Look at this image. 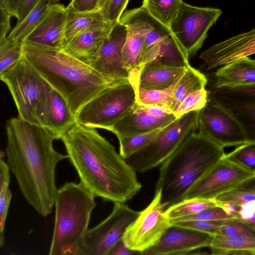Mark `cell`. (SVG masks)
<instances>
[{
  "instance_id": "obj_38",
  "label": "cell",
  "mask_w": 255,
  "mask_h": 255,
  "mask_svg": "<svg viewBox=\"0 0 255 255\" xmlns=\"http://www.w3.org/2000/svg\"><path fill=\"white\" fill-rule=\"evenodd\" d=\"M231 219L181 221L170 225H178L182 227L208 233L214 235L217 230L228 224Z\"/></svg>"
},
{
  "instance_id": "obj_12",
  "label": "cell",
  "mask_w": 255,
  "mask_h": 255,
  "mask_svg": "<svg viewBox=\"0 0 255 255\" xmlns=\"http://www.w3.org/2000/svg\"><path fill=\"white\" fill-rule=\"evenodd\" d=\"M198 130L223 148L246 143L244 130L234 115L209 99L199 111Z\"/></svg>"
},
{
  "instance_id": "obj_49",
  "label": "cell",
  "mask_w": 255,
  "mask_h": 255,
  "mask_svg": "<svg viewBox=\"0 0 255 255\" xmlns=\"http://www.w3.org/2000/svg\"><path fill=\"white\" fill-rule=\"evenodd\" d=\"M241 207L255 212V200L251 201L241 206Z\"/></svg>"
},
{
  "instance_id": "obj_33",
  "label": "cell",
  "mask_w": 255,
  "mask_h": 255,
  "mask_svg": "<svg viewBox=\"0 0 255 255\" xmlns=\"http://www.w3.org/2000/svg\"><path fill=\"white\" fill-rule=\"evenodd\" d=\"M163 128L144 134L119 139V153L124 158L127 159L149 144Z\"/></svg>"
},
{
  "instance_id": "obj_44",
  "label": "cell",
  "mask_w": 255,
  "mask_h": 255,
  "mask_svg": "<svg viewBox=\"0 0 255 255\" xmlns=\"http://www.w3.org/2000/svg\"><path fill=\"white\" fill-rule=\"evenodd\" d=\"M233 215L236 218L245 221L255 229V212L240 206Z\"/></svg>"
},
{
  "instance_id": "obj_40",
  "label": "cell",
  "mask_w": 255,
  "mask_h": 255,
  "mask_svg": "<svg viewBox=\"0 0 255 255\" xmlns=\"http://www.w3.org/2000/svg\"><path fill=\"white\" fill-rule=\"evenodd\" d=\"M214 199L218 202L241 206L255 200V194L244 189L234 188L221 194Z\"/></svg>"
},
{
  "instance_id": "obj_6",
  "label": "cell",
  "mask_w": 255,
  "mask_h": 255,
  "mask_svg": "<svg viewBox=\"0 0 255 255\" xmlns=\"http://www.w3.org/2000/svg\"><path fill=\"white\" fill-rule=\"evenodd\" d=\"M18 112V117L42 126L46 104L53 89L48 82L22 55L1 74Z\"/></svg>"
},
{
  "instance_id": "obj_18",
  "label": "cell",
  "mask_w": 255,
  "mask_h": 255,
  "mask_svg": "<svg viewBox=\"0 0 255 255\" xmlns=\"http://www.w3.org/2000/svg\"><path fill=\"white\" fill-rule=\"evenodd\" d=\"M255 54V28L216 43L200 55L210 70Z\"/></svg>"
},
{
  "instance_id": "obj_29",
  "label": "cell",
  "mask_w": 255,
  "mask_h": 255,
  "mask_svg": "<svg viewBox=\"0 0 255 255\" xmlns=\"http://www.w3.org/2000/svg\"><path fill=\"white\" fill-rule=\"evenodd\" d=\"M219 206L215 199L191 198L185 199L164 211L169 220L176 219L190 216L209 208Z\"/></svg>"
},
{
  "instance_id": "obj_30",
  "label": "cell",
  "mask_w": 255,
  "mask_h": 255,
  "mask_svg": "<svg viewBox=\"0 0 255 255\" xmlns=\"http://www.w3.org/2000/svg\"><path fill=\"white\" fill-rule=\"evenodd\" d=\"M9 168L0 157V246L4 245V231L12 194L9 188Z\"/></svg>"
},
{
  "instance_id": "obj_10",
  "label": "cell",
  "mask_w": 255,
  "mask_h": 255,
  "mask_svg": "<svg viewBox=\"0 0 255 255\" xmlns=\"http://www.w3.org/2000/svg\"><path fill=\"white\" fill-rule=\"evenodd\" d=\"M140 212L125 203H114L110 214L96 226L87 230L76 255H109Z\"/></svg>"
},
{
  "instance_id": "obj_36",
  "label": "cell",
  "mask_w": 255,
  "mask_h": 255,
  "mask_svg": "<svg viewBox=\"0 0 255 255\" xmlns=\"http://www.w3.org/2000/svg\"><path fill=\"white\" fill-rule=\"evenodd\" d=\"M209 92L205 88L195 91L186 96L179 104L174 114L177 118L195 111H200L207 104Z\"/></svg>"
},
{
  "instance_id": "obj_39",
  "label": "cell",
  "mask_w": 255,
  "mask_h": 255,
  "mask_svg": "<svg viewBox=\"0 0 255 255\" xmlns=\"http://www.w3.org/2000/svg\"><path fill=\"white\" fill-rule=\"evenodd\" d=\"M236 218L228 214L222 207L215 206L207 208L195 214L183 218L169 220L170 224L177 222L187 220H217Z\"/></svg>"
},
{
  "instance_id": "obj_9",
  "label": "cell",
  "mask_w": 255,
  "mask_h": 255,
  "mask_svg": "<svg viewBox=\"0 0 255 255\" xmlns=\"http://www.w3.org/2000/svg\"><path fill=\"white\" fill-rule=\"evenodd\" d=\"M222 13L219 8L195 6L181 1L169 27L189 58L202 47L209 30Z\"/></svg>"
},
{
  "instance_id": "obj_26",
  "label": "cell",
  "mask_w": 255,
  "mask_h": 255,
  "mask_svg": "<svg viewBox=\"0 0 255 255\" xmlns=\"http://www.w3.org/2000/svg\"><path fill=\"white\" fill-rule=\"evenodd\" d=\"M209 248L215 255H255V238L214 235Z\"/></svg>"
},
{
  "instance_id": "obj_43",
  "label": "cell",
  "mask_w": 255,
  "mask_h": 255,
  "mask_svg": "<svg viewBox=\"0 0 255 255\" xmlns=\"http://www.w3.org/2000/svg\"><path fill=\"white\" fill-rule=\"evenodd\" d=\"M11 13L0 3V41L7 37L10 29Z\"/></svg>"
},
{
  "instance_id": "obj_48",
  "label": "cell",
  "mask_w": 255,
  "mask_h": 255,
  "mask_svg": "<svg viewBox=\"0 0 255 255\" xmlns=\"http://www.w3.org/2000/svg\"><path fill=\"white\" fill-rule=\"evenodd\" d=\"M236 188L249 191L255 194V175L242 183Z\"/></svg>"
},
{
  "instance_id": "obj_22",
  "label": "cell",
  "mask_w": 255,
  "mask_h": 255,
  "mask_svg": "<svg viewBox=\"0 0 255 255\" xmlns=\"http://www.w3.org/2000/svg\"><path fill=\"white\" fill-rule=\"evenodd\" d=\"M187 68L171 67L151 61L141 68L138 87L149 90L168 89L178 81Z\"/></svg>"
},
{
  "instance_id": "obj_51",
  "label": "cell",
  "mask_w": 255,
  "mask_h": 255,
  "mask_svg": "<svg viewBox=\"0 0 255 255\" xmlns=\"http://www.w3.org/2000/svg\"><path fill=\"white\" fill-rule=\"evenodd\" d=\"M51 3H56L59 2L61 0H49Z\"/></svg>"
},
{
  "instance_id": "obj_45",
  "label": "cell",
  "mask_w": 255,
  "mask_h": 255,
  "mask_svg": "<svg viewBox=\"0 0 255 255\" xmlns=\"http://www.w3.org/2000/svg\"><path fill=\"white\" fill-rule=\"evenodd\" d=\"M23 0H0V3L7 9L12 17L18 18Z\"/></svg>"
},
{
  "instance_id": "obj_13",
  "label": "cell",
  "mask_w": 255,
  "mask_h": 255,
  "mask_svg": "<svg viewBox=\"0 0 255 255\" xmlns=\"http://www.w3.org/2000/svg\"><path fill=\"white\" fill-rule=\"evenodd\" d=\"M209 99L234 115L244 130L246 143H255V84L214 87Z\"/></svg>"
},
{
  "instance_id": "obj_42",
  "label": "cell",
  "mask_w": 255,
  "mask_h": 255,
  "mask_svg": "<svg viewBox=\"0 0 255 255\" xmlns=\"http://www.w3.org/2000/svg\"><path fill=\"white\" fill-rule=\"evenodd\" d=\"M101 0H72L68 5L81 12L98 11Z\"/></svg>"
},
{
  "instance_id": "obj_11",
  "label": "cell",
  "mask_w": 255,
  "mask_h": 255,
  "mask_svg": "<svg viewBox=\"0 0 255 255\" xmlns=\"http://www.w3.org/2000/svg\"><path fill=\"white\" fill-rule=\"evenodd\" d=\"M160 191H155L153 198L140 211L135 220L127 229L122 240L131 250L141 254L154 246L170 226L164 214Z\"/></svg>"
},
{
  "instance_id": "obj_52",
  "label": "cell",
  "mask_w": 255,
  "mask_h": 255,
  "mask_svg": "<svg viewBox=\"0 0 255 255\" xmlns=\"http://www.w3.org/2000/svg\"><path fill=\"white\" fill-rule=\"evenodd\" d=\"M254 61H255V59H254Z\"/></svg>"
},
{
  "instance_id": "obj_3",
  "label": "cell",
  "mask_w": 255,
  "mask_h": 255,
  "mask_svg": "<svg viewBox=\"0 0 255 255\" xmlns=\"http://www.w3.org/2000/svg\"><path fill=\"white\" fill-rule=\"evenodd\" d=\"M22 55L63 96L76 118L88 102L119 83L109 80L61 49L25 41L22 42Z\"/></svg>"
},
{
  "instance_id": "obj_23",
  "label": "cell",
  "mask_w": 255,
  "mask_h": 255,
  "mask_svg": "<svg viewBox=\"0 0 255 255\" xmlns=\"http://www.w3.org/2000/svg\"><path fill=\"white\" fill-rule=\"evenodd\" d=\"M215 78L216 88L254 84V59L245 57L222 66L215 72Z\"/></svg>"
},
{
  "instance_id": "obj_47",
  "label": "cell",
  "mask_w": 255,
  "mask_h": 255,
  "mask_svg": "<svg viewBox=\"0 0 255 255\" xmlns=\"http://www.w3.org/2000/svg\"><path fill=\"white\" fill-rule=\"evenodd\" d=\"M38 0H23L21 6L17 22H20L33 8Z\"/></svg>"
},
{
  "instance_id": "obj_5",
  "label": "cell",
  "mask_w": 255,
  "mask_h": 255,
  "mask_svg": "<svg viewBox=\"0 0 255 255\" xmlns=\"http://www.w3.org/2000/svg\"><path fill=\"white\" fill-rule=\"evenodd\" d=\"M95 197L80 182H68L58 188L49 255H77L96 206Z\"/></svg>"
},
{
  "instance_id": "obj_20",
  "label": "cell",
  "mask_w": 255,
  "mask_h": 255,
  "mask_svg": "<svg viewBox=\"0 0 255 255\" xmlns=\"http://www.w3.org/2000/svg\"><path fill=\"white\" fill-rule=\"evenodd\" d=\"M113 27L87 31L75 36L61 49L78 60L92 66Z\"/></svg>"
},
{
  "instance_id": "obj_16",
  "label": "cell",
  "mask_w": 255,
  "mask_h": 255,
  "mask_svg": "<svg viewBox=\"0 0 255 255\" xmlns=\"http://www.w3.org/2000/svg\"><path fill=\"white\" fill-rule=\"evenodd\" d=\"M213 235L178 225H170L157 243L143 255H187L209 247Z\"/></svg>"
},
{
  "instance_id": "obj_35",
  "label": "cell",
  "mask_w": 255,
  "mask_h": 255,
  "mask_svg": "<svg viewBox=\"0 0 255 255\" xmlns=\"http://www.w3.org/2000/svg\"><path fill=\"white\" fill-rule=\"evenodd\" d=\"M224 158L255 174V143L239 145Z\"/></svg>"
},
{
  "instance_id": "obj_1",
  "label": "cell",
  "mask_w": 255,
  "mask_h": 255,
  "mask_svg": "<svg viewBox=\"0 0 255 255\" xmlns=\"http://www.w3.org/2000/svg\"><path fill=\"white\" fill-rule=\"evenodd\" d=\"M7 164L28 203L41 216L51 214L58 188L55 170L68 158L56 150L57 136L46 128L19 117L6 124Z\"/></svg>"
},
{
  "instance_id": "obj_17",
  "label": "cell",
  "mask_w": 255,
  "mask_h": 255,
  "mask_svg": "<svg viewBox=\"0 0 255 255\" xmlns=\"http://www.w3.org/2000/svg\"><path fill=\"white\" fill-rule=\"evenodd\" d=\"M127 32L125 25L120 22L116 24L104 41L97 60L92 66L114 82L128 81V74L124 68L122 57Z\"/></svg>"
},
{
  "instance_id": "obj_37",
  "label": "cell",
  "mask_w": 255,
  "mask_h": 255,
  "mask_svg": "<svg viewBox=\"0 0 255 255\" xmlns=\"http://www.w3.org/2000/svg\"><path fill=\"white\" fill-rule=\"evenodd\" d=\"M215 235L226 236H244L255 238V229L238 218H233L227 225L217 230Z\"/></svg>"
},
{
  "instance_id": "obj_34",
  "label": "cell",
  "mask_w": 255,
  "mask_h": 255,
  "mask_svg": "<svg viewBox=\"0 0 255 255\" xmlns=\"http://www.w3.org/2000/svg\"><path fill=\"white\" fill-rule=\"evenodd\" d=\"M22 57V42L7 37L0 41V74L13 65Z\"/></svg>"
},
{
  "instance_id": "obj_24",
  "label": "cell",
  "mask_w": 255,
  "mask_h": 255,
  "mask_svg": "<svg viewBox=\"0 0 255 255\" xmlns=\"http://www.w3.org/2000/svg\"><path fill=\"white\" fill-rule=\"evenodd\" d=\"M67 8L68 18L65 44L82 32L113 27L118 23L107 20L100 11L81 12L73 10L69 6Z\"/></svg>"
},
{
  "instance_id": "obj_4",
  "label": "cell",
  "mask_w": 255,
  "mask_h": 255,
  "mask_svg": "<svg viewBox=\"0 0 255 255\" xmlns=\"http://www.w3.org/2000/svg\"><path fill=\"white\" fill-rule=\"evenodd\" d=\"M225 154L224 148L201 133H191L160 165L155 191H160L165 209L185 199L192 187Z\"/></svg>"
},
{
  "instance_id": "obj_28",
  "label": "cell",
  "mask_w": 255,
  "mask_h": 255,
  "mask_svg": "<svg viewBox=\"0 0 255 255\" xmlns=\"http://www.w3.org/2000/svg\"><path fill=\"white\" fill-rule=\"evenodd\" d=\"M50 4L49 0H38L24 18L16 24L7 37L22 42L43 19Z\"/></svg>"
},
{
  "instance_id": "obj_15",
  "label": "cell",
  "mask_w": 255,
  "mask_h": 255,
  "mask_svg": "<svg viewBox=\"0 0 255 255\" xmlns=\"http://www.w3.org/2000/svg\"><path fill=\"white\" fill-rule=\"evenodd\" d=\"M177 118L169 109L145 106L137 102L130 111L110 131L118 140L147 133L168 125Z\"/></svg>"
},
{
  "instance_id": "obj_19",
  "label": "cell",
  "mask_w": 255,
  "mask_h": 255,
  "mask_svg": "<svg viewBox=\"0 0 255 255\" xmlns=\"http://www.w3.org/2000/svg\"><path fill=\"white\" fill-rule=\"evenodd\" d=\"M67 18V7L62 4L51 3L43 19L22 42L61 50L66 42Z\"/></svg>"
},
{
  "instance_id": "obj_14",
  "label": "cell",
  "mask_w": 255,
  "mask_h": 255,
  "mask_svg": "<svg viewBox=\"0 0 255 255\" xmlns=\"http://www.w3.org/2000/svg\"><path fill=\"white\" fill-rule=\"evenodd\" d=\"M255 175L224 157L192 187L185 199H214Z\"/></svg>"
},
{
  "instance_id": "obj_46",
  "label": "cell",
  "mask_w": 255,
  "mask_h": 255,
  "mask_svg": "<svg viewBox=\"0 0 255 255\" xmlns=\"http://www.w3.org/2000/svg\"><path fill=\"white\" fill-rule=\"evenodd\" d=\"M138 254L130 250L122 239L112 249L109 255H131Z\"/></svg>"
},
{
  "instance_id": "obj_2",
  "label": "cell",
  "mask_w": 255,
  "mask_h": 255,
  "mask_svg": "<svg viewBox=\"0 0 255 255\" xmlns=\"http://www.w3.org/2000/svg\"><path fill=\"white\" fill-rule=\"evenodd\" d=\"M60 139L80 182L95 197L126 203L140 190L136 171L96 128L76 123Z\"/></svg>"
},
{
  "instance_id": "obj_31",
  "label": "cell",
  "mask_w": 255,
  "mask_h": 255,
  "mask_svg": "<svg viewBox=\"0 0 255 255\" xmlns=\"http://www.w3.org/2000/svg\"><path fill=\"white\" fill-rule=\"evenodd\" d=\"M181 0H143L142 6L154 18L169 27Z\"/></svg>"
},
{
  "instance_id": "obj_7",
  "label": "cell",
  "mask_w": 255,
  "mask_h": 255,
  "mask_svg": "<svg viewBox=\"0 0 255 255\" xmlns=\"http://www.w3.org/2000/svg\"><path fill=\"white\" fill-rule=\"evenodd\" d=\"M136 102V91L128 81L114 84L88 102L76 117L77 124L110 131Z\"/></svg>"
},
{
  "instance_id": "obj_41",
  "label": "cell",
  "mask_w": 255,
  "mask_h": 255,
  "mask_svg": "<svg viewBox=\"0 0 255 255\" xmlns=\"http://www.w3.org/2000/svg\"><path fill=\"white\" fill-rule=\"evenodd\" d=\"M129 0H110L107 5L101 12L108 21L117 23Z\"/></svg>"
},
{
  "instance_id": "obj_25",
  "label": "cell",
  "mask_w": 255,
  "mask_h": 255,
  "mask_svg": "<svg viewBox=\"0 0 255 255\" xmlns=\"http://www.w3.org/2000/svg\"><path fill=\"white\" fill-rule=\"evenodd\" d=\"M126 41L122 50L124 66L127 71L128 81L135 89L138 87V79L142 68L144 47L143 37L127 27Z\"/></svg>"
},
{
  "instance_id": "obj_8",
  "label": "cell",
  "mask_w": 255,
  "mask_h": 255,
  "mask_svg": "<svg viewBox=\"0 0 255 255\" xmlns=\"http://www.w3.org/2000/svg\"><path fill=\"white\" fill-rule=\"evenodd\" d=\"M199 111L186 114L163 128L149 144L127 158L128 163L140 173L160 166L198 129Z\"/></svg>"
},
{
  "instance_id": "obj_21",
  "label": "cell",
  "mask_w": 255,
  "mask_h": 255,
  "mask_svg": "<svg viewBox=\"0 0 255 255\" xmlns=\"http://www.w3.org/2000/svg\"><path fill=\"white\" fill-rule=\"evenodd\" d=\"M76 123V118L65 99L53 89L46 104L42 126L59 139Z\"/></svg>"
},
{
  "instance_id": "obj_32",
  "label": "cell",
  "mask_w": 255,
  "mask_h": 255,
  "mask_svg": "<svg viewBox=\"0 0 255 255\" xmlns=\"http://www.w3.org/2000/svg\"><path fill=\"white\" fill-rule=\"evenodd\" d=\"M176 83L170 88L162 90H149L138 87L135 90L136 102L145 106L165 108L172 112L171 108Z\"/></svg>"
},
{
  "instance_id": "obj_50",
  "label": "cell",
  "mask_w": 255,
  "mask_h": 255,
  "mask_svg": "<svg viewBox=\"0 0 255 255\" xmlns=\"http://www.w3.org/2000/svg\"><path fill=\"white\" fill-rule=\"evenodd\" d=\"M110 0H101L100 3V10H102L108 4Z\"/></svg>"
},
{
  "instance_id": "obj_27",
  "label": "cell",
  "mask_w": 255,
  "mask_h": 255,
  "mask_svg": "<svg viewBox=\"0 0 255 255\" xmlns=\"http://www.w3.org/2000/svg\"><path fill=\"white\" fill-rule=\"evenodd\" d=\"M207 82V79L203 73L189 65L176 84L171 108L172 112L174 113L186 96L205 88Z\"/></svg>"
}]
</instances>
